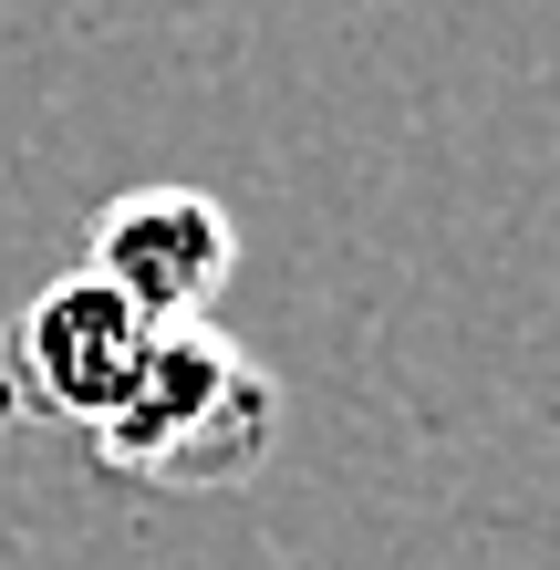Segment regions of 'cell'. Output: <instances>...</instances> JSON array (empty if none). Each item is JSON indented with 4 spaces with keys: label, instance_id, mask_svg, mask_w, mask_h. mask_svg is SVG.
<instances>
[{
    "label": "cell",
    "instance_id": "cell-1",
    "mask_svg": "<svg viewBox=\"0 0 560 570\" xmlns=\"http://www.w3.org/2000/svg\"><path fill=\"white\" fill-rule=\"evenodd\" d=\"M281 446V384L218 322L156 332L136 394L94 425V456L136 488H239Z\"/></svg>",
    "mask_w": 560,
    "mask_h": 570
},
{
    "label": "cell",
    "instance_id": "cell-2",
    "mask_svg": "<svg viewBox=\"0 0 560 570\" xmlns=\"http://www.w3.org/2000/svg\"><path fill=\"white\" fill-rule=\"evenodd\" d=\"M83 271L115 281L156 332H177V322H208L228 301V281H239V228H228V208L208 187H125L94 218Z\"/></svg>",
    "mask_w": 560,
    "mask_h": 570
},
{
    "label": "cell",
    "instance_id": "cell-3",
    "mask_svg": "<svg viewBox=\"0 0 560 570\" xmlns=\"http://www.w3.org/2000/svg\"><path fill=\"white\" fill-rule=\"evenodd\" d=\"M146 353H156V322L94 271H62L52 291H31V312L11 332L21 384L42 394L52 415H73V425H105L125 394H136Z\"/></svg>",
    "mask_w": 560,
    "mask_h": 570
}]
</instances>
